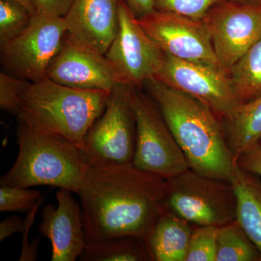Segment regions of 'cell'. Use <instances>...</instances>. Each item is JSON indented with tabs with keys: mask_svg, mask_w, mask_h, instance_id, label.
Instances as JSON below:
<instances>
[{
	"mask_svg": "<svg viewBox=\"0 0 261 261\" xmlns=\"http://www.w3.org/2000/svg\"><path fill=\"white\" fill-rule=\"evenodd\" d=\"M166 179L133 163L89 166L80 190L87 245L137 237L147 241L164 210Z\"/></svg>",
	"mask_w": 261,
	"mask_h": 261,
	"instance_id": "1",
	"label": "cell"
},
{
	"mask_svg": "<svg viewBox=\"0 0 261 261\" xmlns=\"http://www.w3.org/2000/svg\"><path fill=\"white\" fill-rule=\"evenodd\" d=\"M144 88L159 106L190 169L230 181L236 163L221 118L198 99L154 79Z\"/></svg>",
	"mask_w": 261,
	"mask_h": 261,
	"instance_id": "2",
	"label": "cell"
},
{
	"mask_svg": "<svg viewBox=\"0 0 261 261\" xmlns=\"http://www.w3.org/2000/svg\"><path fill=\"white\" fill-rule=\"evenodd\" d=\"M111 92L73 88L44 78L29 83L17 116L82 150L89 130L104 112Z\"/></svg>",
	"mask_w": 261,
	"mask_h": 261,
	"instance_id": "3",
	"label": "cell"
},
{
	"mask_svg": "<svg viewBox=\"0 0 261 261\" xmlns=\"http://www.w3.org/2000/svg\"><path fill=\"white\" fill-rule=\"evenodd\" d=\"M18 153L0 185L31 188L47 185L78 193L89 166L81 149L65 139L18 120Z\"/></svg>",
	"mask_w": 261,
	"mask_h": 261,
	"instance_id": "4",
	"label": "cell"
},
{
	"mask_svg": "<svg viewBox=\"0 0 261 261\" xmlns=\"http://www.w3.org/2000/svg\"><path fill=\"white\" fill-rule=\"evenodd\" d=\"M161 203L195 226L221 227L237 219L238 200L232 184L192 169L166 180Z\"/></svg>",
	"mask_w": 261,
	"mask_h": 261,
	"instance_id": "5",
	"label": "cell"
},
{
	"mask_svg": "<svg viewBox=\"0 0 261 261\" xmlns=\"http://www.w3.org/2000/svg\"><path fill=\"white\" fill-rule=\"evenodd\" d=\"M130 101L137 126L133 164L166 180L190 169L186 156L152 97L142 89L132 88Z\"/></svg>",
	"mask_w": 261,
	"mask_h": 261,
	"instance_id": "6",
	"label": "cell"
},
{
	"mask_svg": "<svg viewBox=\"0 0 261 261\" xmlns=\"http://www.w3.org/2000/svg\"><path fill=\"white\" fill-rule=\"evenodd\" d=\"M132 89L116 84L104 112L89 130L81 152L89 166L133 163L137 126L130 101Z\"/></svg>",
	"mask_w": 261,
	"mask_h": 261,
	"instance_id": "7",
	"label": "cell"
},
{
	"mask_svg": "<svg viewBox=\"0 0 261 261\" xmlns=\"http://www.w3.org/2000/svg\"><path fill=\"white\" fill-rule=\"evenodd\" d=\"M105 56L117 84L142 89L154 78L165 53L141 27L135 12L120 0L118 33Z\"/></svg>",
	"mask_w": 261,
	"mask_h": 261,
	"instance_id": "8",
	"label": "cell"
},
{
	"mask_svg": "<svg viewBox=\"0 0 261 261\" xmlns=\"http://www.w3.org/2000/svg\"><path fill=\"white\" fill-rule=\"evenodd\" d=\"M153 79L198 99L221 120L243 104L235 93L228 72L221 67L165 54Z\"/></svg>",
	"mask_w": 261,
	"mask_h": 261,
	"instance_id": "9",
	"label": "cell"
},
{
	"mask_svg": "<svg viewBox=\"0 0 261 261\" xmlns=\"http://www.w3.org/2000/svg\"><path fill=\"white\" fill-rule=\"evenodd\" d=\"M67 32L63 17L33 15L20 35L0 47L3 71L30 82L45 78Z\"/></svg>",
	"mask_w": 261,
	"mask_h": 261,
	"instance_id": "10",
	"label": "cell"
},
{
	"mask_svg": "<svg viewBox=\"0 0 261 261\" xmlns=\"http://www.w3.org/2000/svg\"><path fill=\"white\" fill-rule=\"evenodd\" d=\"M202 20L210 33L220 67L228 73L260 37L261 5L221 0Z\"/></svg>",
	"mask_w": 261,
	"mask_h": 261,
	"instance_id": "11",
	"label": "cell"
},
{
	"mask_svg": "<svg viewBox=\"0 0 261 261\" xmlns=\"http://www.w3.org/2000/svg\"><path fill=\"white\" fill-rule=\"evenodd\" d=\"M137 20L165 54L220 67L210 33L203 20L158 10Z\"/></svg>",
	"mask_w": 261,
	"mask_h": 261,
	"instance_id": "12",
	"label": "cell"
},
{
	"mask_svg": "<svg viewBox=\"0 0 261 261\" xmlns=\"http://www.w3.org/2000/svg\"><path fill=\"white\" fill-rule=\"evenodd\" d=\"M45 78L82 89L112 91L116 81L105 55L67 32Z\"/></svg>",
	"mask_w": 261,
	"mask_h": 261,
	"instance_id": "13",
	"label": "cell"
},
{
	"mask_svg": "<svg viewBox=\"0 0 261 261\" xmlns=\"http://www.w3.org/2000/svg\"><path fill=\"white\" fill-rule=\"evenodd\" d=\"M71 191L59 189L58 205L43 208L38 231L51 242V261H75L87 247L82 205Z\"/></svg>",
	"mask_w": 261,
	"mask_h": 261,
	"instance_id": "14",
	"label": "cell"
},
{
	"mask_svg": "<svg viewBox=\"0 0 261 261\" xmlns=\"http://www.w3.org/2000/svg\"><path fill=\"white\" fill-rule=\"evenodd\" d=\"M120 0H73L63 17L68 32L105 55L119 27Z\"/></svg>",
	"mask_w": 261,
	"mask_h": 261,
	"instance_id": "15",
	"label": "cell"
},
{
	"mask_svg": "<svg viewBox=\"0 0 261 261\" xmlns=\"http://www.w3.org/2000/svg\"><path fill=\"white\" fill-rule=\"evenodd\" d=\"M192 224L164 208L147 240L152 261H185Z\"/></svg>",
	"mask_w": 261,
	"mask_h": 261,
	"instance_id": "16",
	"label": "cell"
},
{
	"mask_svg": "<svg viewBox=\"0 0 261 261\" xmlns=\"http://www.w3.org/2000/svg\"><path fill=\"white\" fill-rule=\"evenodd\" d=\"M230 182L238 200L236 220L261 252V178L236 165Z\"/></svg>",
	"mask_w": 261,
	"mask_h": 261,
	"instance_id": "17",
	"label": "cell"
},
{
	"mask_svg": "<svg viewBox=\"0 0 261 261\" xmlns=\"http://www.w3.org/2000/svg\"><path fill=\"white\" fill-rule=\"evenodd\" d=\"M221 121L228 145L236 159L261 137V96L243 103L238 111Z\"/></svg>",
	"mask_w": 261,
	"mask_h": 261,
	"instance_id": "18",
	"label": "cell"
},
{
	"mask_svg": "<svg viewBox=\"0 0 261 261\" xmlns=\"http://www.w3.org/2000/svg\"><path fill=\"white\" fill-rule=\"evenodd\" d=\"M81 261H152L147 242L137 237H123L87 245Z\"/></svg>",
	"mask_w": 261,
	"mask_h": 261,
	"instance_id": "19",
	"label": "cell"
},
{
	"mask_svg": "<svg viewBox=\"0 0 261 261\" xmlns=\"http://www.w3.org/2000/svg\"><path fill=\"white\" fill-rule=\"evenodd\" d=\"M235 93L246 103L261 96V36L228 71Z\"/></svg>",
	"mask_w": 261,
	"mask_h": 261,
	"instance_id": "20",
	"label": "cell"
},
{
	"mask_svg": "<svg viewBox=\"0 0 261 261\" xmlns=\"http://www.w3.org/2000/svg\"><path fill=\"white\" fill-rule=\"evenodd\" d=\"M216 261H261V252L237 220L219 227Z\"/></svg>",
	"mask_w": 261,
	"mask_h": 261,
	"instance_id": "21",
	"label": "cell"
},
{
	"mask_svg": "<svg viewBox=\"0 0 261 261\" xmlns=\"http://www.w3.org/2000/svg\"><path fill=\"white\" fill-rule=\"evenodd\" d=\"M33 15L13 0H0V47L20 35L29 27Z\"/></svg>",
	"mask_w": 261,
	"mask_h": 261,
	"instance_id": "22",
	"label": "cell"
},
{
	"mask_svg": "<svg viewBox=\"0 0 261 261\" xmlns=\"http://www.w3.org/2000/svg\"><path fill=\"white\" fill-rule=\"evenodd\" d=\"M219 227L195 226L185 261H216Z\"/></svg>",
	"mask_w": 261,
	"mask_h": 261,
	"instance_id": "23",
	"label": "cell"
},
{
	"mask_svg": "<svg viewBox=\"0 0 261 261\" xmlns=\"http://www.w3.org/2000/svg\"><path fill=\"white\" fill-rule=\"evenodd\" d=\"M42 197L39 190L18 187H0L1 212L29 213Z\"/></svg>",
	"mask_w": 261,
	"mask_h": 261,
	"instance_id": "24",
	"label": "cell"
},
{
	"mask_svg": "<svg viewBox=\"0 0 261 261\" xmlns=\"http://www.w3.org/2000/svg\"><path fill=\"white\" fill-rule=\"evenodd\" d=\"M30 82L18 77L8 74L5 72L0 73V108L2 110L18 114L20 100L24 91Z\"/></svg>",
	"mask_w": 261,
	"mask_h": 261,
	"instance_id": "25",
	"label": "cell"
},
{
	"mask_svg": "<svg viewBox=\"0 0 261 261\" xmlns=\"http://www.w3.org/2000/svg\"><path fill=\"white\" fill-rule=\"evenodd\" d=\"M220 1L221 0H153V5L154 10L202 20L207 11Z\"/></svg>",
	"mask_w": 261,
	"mask_h": 261,
	"instance_id": "26",
	"label": "cell"
},
{
	"mask_svg": "<svg viewBox=\"0 0 261 261\" xmlns=\"http://www.w3.org/2000/svg\"><path fill=\"white\" fill-rule=\"evenodd\" d=\"M44 201V195L42 196L39 199L35 207L32 211H29L27 215L25 221V230L23 232V239H22L21 254H20V261L36 260L37 257L38 246H39V238L34 240L32 243H29V233L30 228L34 224L36 215H37L39 207L42 205Z\"/></svg>",
	"mask_w": 261,
	"mask_h": 261,
	"instance_id": "27",
	"label": "cell"
},
{
	"mask_svg": "<svg viewBox=\"0 0 261 261\" xmlns=\"http://www.w3.org/2000/svg\"><path fill=\"white\" fill-rule=\"evenodd\" d=\"M235 163L239 167L261 178V137L239 154Z\"/></svg>",
	"mask_w": 261,
	"mask_h": 261,
	"instance_id": "28",
	"label": "cell"
},
{
	"mask_svg": "<svg viewBox=\"0 0 261 261\" xmlns=\"http://www.w3.org/2000/svg\"><path fill=\"white\" fill-rule=\"evenodd\" d=\"M36 14L63 18L69 10L73 0H32Z\"/></svg>",
	"mask_w": 261,
	"mask_h": 261,
	"instance_id": "29",
	"label": "cell"
},
{
	"mask_svg": "<svg viewBox=\"0 0 261 261\" xmlns=\"http://www.w3.org/2000/svg\"><path fill=\"white\" fill-rule=\"evenodd\" d=\"M25 227V220L18 216H8L0 223V241H4L14 233H23Z\"/></svg>",
	"mask_w": 261,
	"mask_h": 261,
	"instance_id": "30",
	"label": "cell"
},
{
	"mask_svg": "<svg viewBox=\"0 0 261 261\" xmlns=\"http://www.w3.org/2000/svg\"><path fill=\"white\" fill-rule=\"evenodd\" d=\"M137 18L153 11V0H124Z\"/></svg>",
	"mask_w": 261,
	"mask_h": 261,
	"instance_id": "31",
	"label": "cell"
},
{
	"mask_svg": "<svg viewBox=\"0 0 261 261\" xmlns=\"http://www.w3.org/2000/svg\"><path fill=\"white\" fill-rule=\"evenodd\" d=\"M13 1L17 2L23 5L33 15L36 14L35 8L33 4L32 0H13Z\"/></svg>",
	"mask_w": 261,
	"mask_h": 261,
	"instance_id": "32",
	"label": "cell"
},
{
	"mask_svg": "<svg viewBox=\"0 0 261 261\" xmlns=\"http://www.w3.org/2000/svg\"><path fill=\"white\" fill-rule=\"evenodd\" d=\"M231 1L246 3V4L261 5V0H231Z\"/></svg>",
	"mask_w": 261,
	"mask_h": 261,
	"instance_id": "33",
	"label": "cell"
}]
</instances>
